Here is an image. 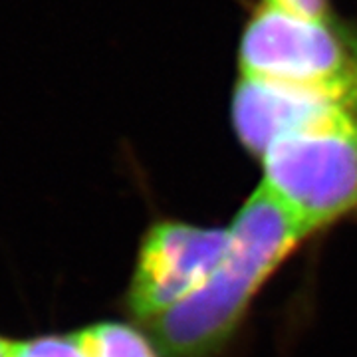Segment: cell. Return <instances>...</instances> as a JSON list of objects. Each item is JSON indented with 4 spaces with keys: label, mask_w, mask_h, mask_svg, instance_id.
<instances>
[{
    "label": "cell",
    "mask_w": 357,
    "mask_h": 357,
    "mask_svg": "<svg viewBox=\"0 0 357 357\" xmlns=\"http://www.w3.org/2000/svg\"><path fill=\"white\" fill-rule=\"evenodd\" d=\"M14 342L0 337V357H13Z\"/></svg>",
    "instance_id": "9"
},
{
    "label": "cell",
    "mask_w": 357,
    "mask_h": 357,
    "mask_svg": "<svg viewBox=\"0 0 357 357\" xmlns=\"http://www.w3.org/2000/svg\"><path fill=\"white\" fill-rule=\"evenodd\" d=\"M258 161L260 183L316 234L357 208V107L284 135Z\"/></svg>",
    "instance_id": "2"
},
{
    "label": "cell",
    "mask_w": 357,
    "mask_h": 357,
    "mask_svg": "<svg viewBox=\"0 0 357 357\" xmlns=\"http://www.w3.org/2000/svg\"><path fill=\"white\" fill-rule=\"evenodd\" d=\"M222 262L201 290L147 324L163 357H217L256 294L312 232L260 183L241 206Z\"/></svg>",
    "instance_id": "1"
},
{
    "label": "cell",
    "mask_w": 357,
    "mask_h": 357,
    "mask_svg": "<svg viewBox=\"0 0 357 357\" xmlns=\"http://www.w3.org/2000/svg\"><path fill=\"white\" fill-rule=\"evenodd\" d=\"M230 229L161 220L143 234L123 307L135 321L151 324L201 290L227 255Z\"/></svg>",
    "instance_id": "4"
},
{
    "label": "cell",
    "mask_w": 357,
    "mask_h": 357,
    "mask_svg": "<svg viewBox=\"0 0 357 357\" xmlns=\"http://www.w3.org/2000/svg\"><path fill=\"white\" fill-rule=\"evenodd\" d=\"M72 335L88 357H163L153 340L123 321H96Z\"/></svg>",
    "instance_id": "6"
},
{
    "label": "cell",
    "mask_w": 357,
    "mask_h": 357,
    "mask_svg": "<svg viewBox=\"0 0 357 357\" xmlns=\"http://www.w3.org/2000/svg\"><path fill=\"white\" fill-rule=\"evenodd\" d=\"M337 107H357V102L314 89L236 76L230 98V123L244 151L260 159L274 141Z\"/></svg>",
    "instance_id": "5"
},
{
    "label": "cell",
    "mask_w": 357,
    "mask_h": 357,
    "mask_svg": "<svg viewBox=\"0 0 357 357\" xmlns=\"http://www.w3.org/2000/svg\"><path fill=\"white\" fill-rule=\"evenodd\" d=\"M13 357H88L72 333H48L14 342Z\"/></svg>",
    "instance_id": "7"
},
{
    "label": "cell",
    "mask_w": 357,
    "mask_h": 357,
    "mask_svg": "<svg viewBox=\"0 0 357 357\" xmlns=\"http://www.w3.org/2000/svg\"><path fill=\"white\" fill-rule=\"evenodd\" d=\"M236 64L238 76L357 102V36L335 18H306L258 2L238 40Z\"/></svg>",
    "instance_id": "3"
},
{
    "label": "cell",
    "mask_w": 357,
    "mask_h": 357,
    "mask_svg": "<svg viewBox=\"0 0 357 357\" xmlns=\"http://www.w3.org/2000/svg\"><path fill=\"white\" fill-rule=\"evenodd\" d=\"M260 2L306 18H318V20L333 18L330 0H260Z\"/></svg>",
    "instance_id": "8"
}]
</instances>
